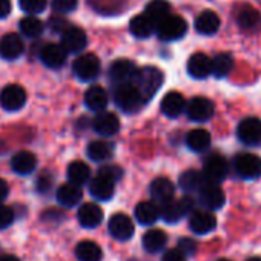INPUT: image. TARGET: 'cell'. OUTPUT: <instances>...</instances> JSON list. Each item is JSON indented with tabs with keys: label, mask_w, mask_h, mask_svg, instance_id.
I'll return each instance as SVG.
<instances>
[{
	"label": "cell",
	"mask_w": 261,
	"mask_h": 261,
	"mask_svg": "<svg viewBox=\"0 0 261 261\" xmlns=\"http://www.w3.org/2000/svg\"><path fill=\"white\" fill-rule=\"evenodd\" d=\"M163 80H165V75L157 66H145L142 69H137L130 83L137 88L143 101L146 103L159 92V89L163 85Z\"/></svg>",
	"instance_id": "obj_1"
},
{
	"label": "cell",
	"mask_w": 261,
	"mask_h": 261,
	"mask_svg": "<svg viewBox=\"0 0 261 261\" xmlns=\"http://www.w3.org/2000/svg\"><path fill=\"white\" fill-rule=\"evenodd\" d=\"M114 103L117 105V108L129 114L140 111L145 105L140 92L133 83L117 85V88L114 89Z\"/></svg>",
	"instance_id": "obj_2"
},
{
	"label": "cell",
	"mask_w": 261,
	"mask_h": 261,
	"mask_svg": "<svg viewBox=\"0 0 261 261\" xmlns=\"http://www.w3.org/2000/svg\"><path fill=\"white\" fill-rule=\"evenodd\" d=\"M155 30L162 40L174 42L181 39L188 33V23L183 17L169 14L168 17H165L162 22L155 25Z\"/></svg>",
	"instance_id": "obj_3"
},
{
	"label": "cell",
	"mask_w": 261,
	"mask_h": 261,
	"mask_svg": "<svg viewBox=\"0 0 261 261\" xmlns=\"http://www.w3.org/2000/svg\"><path fill=\"white\" fill-rule=\"evenodd\" d=\"M229 174V163L221 154H211L203 165V177L206 181L220 183Z\"/></svg>",
	"instance_id": "obj_4"
},
{
	"label": "cell",
	"mask_w": 261,
	"mask_h": 261,
	"mask_svg": "<svg viewBox=\"0 0 261 261\" xmlns=\"http://www.w3.org/2000/svg\"><path fill=\"white\" fill-rule=\"evenodd\" d=\"M75 77L82 82H91L100 74V60L95 54H83L72 65Z\"/></svg>",
	"instance_id": "obj_5"
},
{
	"label": "cell",
	"mask_w": 261,
	"mask_h": 261,
	"mask_svg": "<svg viewBox=\"0 0 261 261\" xmlns=\"http://www.w3.org/2000/svg\"><path fill=\"white\" fill-rule=\"evenodd\" d=\"M192 209H194V200H192V197L186 195V197H183V198H180V200H172L171 203L162 206V209H160V217H162L166 223L172 224V223L180 221V220H181L186 214H189Z\"/></svg>",
	"instance_id": "obj_6"
},
{
	"label": "cell",
	"mask_w": 261,
	"mask_h": 261,
	"mask_svg": "<svg viewBox=\"0 0 261 261\" xmlns=\"http://www.w3.org/2000/svg\"><path fill=\"white\" fill-rule=\"evenodd\" d=\"M233 168L237 174L246 180L258 178L261 175V157L250 152L238 154L233 160Z\"/></svg>",
	"instance_id": "obj_7"
},
{
	"label": "cell",
	"mask_w": 261,
	"mask_h": 261,
	"mask_svg": "<svg viewBox=\"0 0 261 261\" xmlns=\"http://www.w3.org/2000/svg\"><path fill=\"white\" fill-rule=\"evenodd\" d=\"M237 136L241 143L247 146H256L261 143V120L258 117H247L240 121Z\"/></svg>",
	"instance_id": "obj_8"
},
{
	"label": "cell",
	"mask_w": 261,
	"mask_h": 261,
	"mask_svg": "<svg viewBox=\"0 0 261 261\" xmlns=\"http://www.w3.org/2000/svg\"><path fill=\"white\" fill-rule=\"evenodd\" d=\"M198 200L204 206V209L212 212L224 206L226 195H224V191L218 186V183L206 181L198 191Z\"/></svg>",
	"instance_id": "obj_9"
},
{
	"label": "cell",
	"mask_w": 261,
	"mask_h": 261,
	"mask_svg": "<svg viewBox=\"0 0 261 261\" xmlns=\"http://www.w3.org/2000/svg\"><path fill=\"white\" fill-rule=\"evenodd\" d=\"M27 103V91L20 85H8L0 92V106L5 111L16 112Z\"/></svg>",
	"instance_id": "obj_10"
},
{
	"label": "cell",
	"mask_w": 261,
	"mask_h": 261,
	"mask_svg": "<svg viewBox=\"0 0 261 261\" xmlns=\"http://www.w3.org/2000/svg\"><path fill=\"white\" fill-rule=\"evenodd\" d=\"M214 112H215V106L206 97H194L186 105V114H188V117L192 121H197V123L207 121L209 118H212Z\"/></svg>",
	"instance_id": "obj_11"
},
{
	"label": "cell",
	"mask_w": 261,
	"mask_h": 261,
	"mask_svg": "<svg viewBox=\"0 0 261 261\" xmlns=\"http://www.w3.org/2000/svg\"><path fill=\"white\" fill-rule=\"evenodd\" d=\"M108 229L111 232V235L115 238V240H120V241H126L129 238H133L134 235V223L130 220L127 215L124 214H114L111 218H109V223H108Z\"/></svg>",
	"instance_id": "obj_12"
},
{
	"label": "cell",
	"mask_w": 261,
	"mask_h": 261,
	"mask_svg": "<svg viewBox=\"0 0 261 261\" xmlns=\"http://www.w3.org/2000/svg\"><path fill=\"white\" fill-rule=\"evenodd\" d=\"M92 127L100 137H112L120 130V120L114 112L101 111L95 115Z\"/></svg>",
	"instance_id": "obj_13"
},
{
	"label": "cell",
	"mask_w": 261,
	"mask_h": 261,
	"mask_svg": "<svg viewBox=\"0 0 261 261\" xmlns=\"http://www.w3.org/2000/svg\"><path fill=\"white\" fill-rule=\"evenodd\" d=\"M149 194L154 200V203L157 204H168L174 200L175 195V186L169 178L165 177H159L155 180H152L151 186H149Z\"/></svg>",
	"instance_id": "obj_14"
},
{
	"label": "cell",
	"mask_w": 261,
	"mask_h": 261,
	"mask_svg": "<svg viewBox=\"0 0 261 261\" xmlns=\"http://www.w3.org/2000/svg\"><path fill=\"white\" fill-rule=\"evenodd\" d=\"M189 227L197 235H204L217 227V217L207 209L194 211L189 218Z\"/></svg>",
	"instance_id": "obj_15"
},
{
	"label": "cell",
	"mask_w": 261,
	"mask_h": 261,
	"mask_svg": "<svg viewBox=\"0 0 261 261\" xmlns=\"http://www.w3.org/2000/svg\"><path fill=\"white\" fill-rule=\"evenodd\" d=\"M137 72V66L134 65V62L126 60V59H120L115 60L111 66H109V79L115 83V85H124V83H130Z\"/></svg>",
	"instance_id": "obj_16"
},
{
	"label": "cell",
	"mask_w": 261,
	"mask_h": 261,
	"mask_svg": "<svg viewBox=\"0 0 261 261\" xmlns=\"http://www.w3.org/2000/svg\"><path fill=\"white\" fill-rule=\"evenodd\" d=\"M88 43L86 34L82 28L79 27H69L65 33H62V40H60V46L68 53H79L82 49H85Z\"/></svg>",
	"instance_id": "obj_17"
},
{
	"label": "cell",
	"mask_w": 261,
	"mask_h": 261,
	"mask_svg": "<svg viewBox=\"0 0 261 261\" xmlns=\"http://www.w3.org/2000/svg\"><path fill=\"white\" fill-rule=\"evenodd\" d=\"M188 72L191 77L203 80L212 74V59L204 53H195L188 60Z\"/></svg>",
	"instance_id": "obj_18"
},
{
	"label": "cell",
	"mask_w": 261,
	"mask_h": 261,
	"mask_svg": "<svg viewBox=\"0 0 261 261\" xmlns=\"http://www.w3.org/2000/svg\"><path fill=\"white\" fill-rule=\"evenodd\" d=\"M23 42L22 39L14 34H5L2 39H0V57L5 59V60H16L23 54Z\"/></svg>",
	"instance_id": "obj_19"
},
{
	"label": "cell",
	"mask_w": 261,
	"mask_h": 261,
	"mask_svg": "<svg viewBox=\"0 0 261 261\" xmlns=\"http://www.w3.org/2000/svg\"><path fill=\"white\" fill-rule=\"evenodd\" d=\"M40 60L51 69H59L66 62V51L57 43H48L40 49Z\"/></svg>",
	"instance_id": "obj_20"
},
{
	"label": "cell",
	"mask_w": 261,
	"mask_h": 261,
	"mask_svg": "<svg viewBox=\"0 0 261 261\" xmlns=\"http://www.w3.org/2000/svg\"><path fill=\"white\" fill-rule=\"evenodd\" d=\"M160 109H162V112L166 117L177 118V117H180L185 112V109H186V100H185V97L180 92H175V91L168 92L163 97V100H162Z\"/></svg>",
	"instance_id": "obj_21"
},
{
	"label": "cell",
	"mask_w": 261,
	"mask_h": 261,
	"mask_svg": "<svg viewBox=\"0 0 261 261\" xmlns=\"http://www.w3.org/2000/svg\"><path fill=\"white\" fill-rule=\"evenodd\" d=\"M89 194L100 201H108L115 194V183L103 175H97L89 183Z\"/></svg>",
	"instance_id": "obj_22"
},
{
	"label": "cell",
	"mask_w": 261,
	"mask_h": 261,
	"mask_svg": "<svg viewBox=\"0 0 261 261\" xmlns=\"http://www.w3.org/2000/svg\"><path fill=\"white\" fill-rule=\"evenodd\" d=\"M77 220L83 227L94 229L103 221V211L100 206L94 203H86L80 206V209L77 211Z\"/></svg>",
	"instance_id": "obj_23"
},
{
	"label": "cell",
	"mask_w": 261,
	"mask_h": 261,
	"mask_svg": "<svg viewBox=\"0 0 261 261\" xmlns=\"http://www.w3.org/2000/svg\"><path fill=\"white\" fill-rule=\"evenodd\" d=\"M37 159L30 151H20L11 159V169L19 175H28L36 171Z\"/></svg>",
	"instance_id": "obj_24"
},
{
	"label": "cell",
	"mask_w": 261,
	"mask_h": 261,
	"mask_svg": "<svg viewBox=\"0 0 261 261\" xmlns=\"http://www.w3.org/2000/svg\"><path fill=\"white\" fill-rule=\"evenodd\" d=\"M108 101H109V97H108L106 89L98 85L88 88V91L85 92V105L88 106V109L94 112H101L106 108Z\"/></svg>",
	"instance_id": "obj_25"
},
{
	"label": "cell",
	"mask_w": 261,
	"mask_h": 261,
	"mask_svg": "<svg viewBox=\"0 0 261 261\" xmlns=\"http://www.w3.org/2000/svg\"><path fill=\"white\" fill-rule=\"evenodd\" d=\"M134 215L142 226H151L160 218V207L154 201H142L136 206Z\"/></svg>",
	"instance_id": "obj_26"
},
{
	"label": "cell",
	"mask_w": 261,
	"mask_h": 261,
	"mask_svg": "<svg viewBox=\"0 0 261 261\" xmlns=\"http://www.w3.org/2000/svg\"><path fill=\"white\" fill-rule=\"evenodd\" d=\"M195 30L200 34L212 36L220 30V17L214 11L206 10L201 14H198V17L195 19Z\"/></svg>",
	"instance_id": "obj_27"
},
{
	"label": "cell",
	"mask_w": 261,
	"mask_h": 261,
	"mask_svg": "<svg viewBox=\"0 0 261 261\" xmlns=\"http://www.w3.org/2000/svg\"><path fill=\"white\" fill-rule=\"evenodd\" d=\"M129 30L137 39H148L155 30V22L146 14H139L130 20Z\"/></svg>",
	"instance_id": "obj_28"
},
{
	"label": "cell",
	"mask_w": 261,
	"mask_h": 261,
	"mask_svg": "<svg viewBox=\"0 0 261 261\" xmlns=\"http://www.w3.org/2000/svg\"><path fill=\"white\" fill-rule=\"evenodd\" d=\"M112 154H114V146L105 140H94L86 146V155L97 163L109 160Z\"/></svg>",
	"instance_id": "obj_29"
},
{
	"label": "cell",
	"mask_w": 261,
	"mask_h": 261,
	"mask_svg": "<svg viewBox=\"0 0 261 261\" xmlns=\"http://www.w3.org/2000/svg\"><path fill=\"white\" fill-rule=\"evenodd\" d=\"M186 145L194 152H204L211 146V134L206 129H192L186 136Z\"/></svg>",
	"instance_id": "obj_30"
},
{
	"label": "cell",
	"mask_w": 261,
	"mask_h": 261,
	"mask_svg": "<svg viewBox=\"0 0 261 261\" xmlns=\"http://www.w3.org/2000/svg\"><path fill=\"white\" fill-rule=\"evenodd\" d=\"M82 195L83 192L80 186H75L71 183H66L57 189V201L65 207H74L75 204H79L82 200Z\"/></svg>",
	"instance_id": "obj_31"
},
{
	"label": "cell",
	"mask_w": 261,
	"mask_h": 261,
	"mask_svg": "<svg viewBox=\"0 0 261 261\" xmlns=\"http://www.w3.org/2000/svg\"><path fill=\"white\" fill-rule=\"evenodd\" d=\"M75 256L79 261H101L103 250L97 243L85 240L75 246Z\"/></svg>",
	"instance_id": "obj_32"
},
{
	"label": "cell",
	"mask_w": 261,
	"mask_h": 261,
	"mask_svg": "<svg viewBox=\"0 0 261 261\" xmlns=\"http://www.w3.org/2000/svg\"><path fill=\"white\" fill-rule=\"evenodd\" d=\"M237 23L246 31L256 30L261 25V14L252 7H244L237 11Z\"/></svg>",
	"instance_id": "obj_33"
},
{
	"label": "cell",
	"mask_w": 261,
	"mask_h": 261,
	"mask_svg": "<svg viewBox=\"0 0 261 261\" xmlns=\"http://www.w3.org/2000/svg\"><path fill=\"white\" fill-rule=\"evenodd\" d=\"M143 247L151 252V253H155V252H160L166 243H168V235L165 230L162 229H149L145 235H143Z\"/></svg>",
	"instance_id": "obj_34"
},
{
	"label": "cell",
	"mask_w": 261,
	"mask_h": 261,
	"mask_svg": "<svg viewBox=\"0 0 261 261\" xmlns=\"http://www.w3.org/2000/svg\"><path fill=\"white\" fill-rule=\"evenodd\" d=\"M204 183H206V180H204L203 174L195 169H189V171L183 172L178 180V185L185 192H198Z\"/></svg>",
	"instance_id": "obj_35"
},
{
	"label": "cell",
	"mask_w": 261,
	"mask_h": 261,
	"mask_svg": "<svg viewBox=\"0 0 261 261\" xmlns=\"http://www.w3.org/2000/svg\"><path fill=\"white\" fill-rule=\"evenodd\" d=\"M89 177H91V169L86 163L75 160L68 166V180L71 185L82 186L89 180Z\"/></svg>",
	"instance_id": "obj_36"
},
{
	"label": "cell",
	"mask_w": 261,
	"mask_h": 261,
	"mask_svg": "<svg viewBox=\"0 0 261 261\" xmlns=\"http://www.w3.org/2000/svg\"><path fill=\"white\" fill-rule=\"evenodd\" d=\"M233 68V57L229 53H220L212 59V74L217 79L226 77Z\"/></svg>",
	"instance_id": "obj_37"
},
{
	"label": "cell",
	"mask_w": 261,
	"mask_h": 261,
	"mask_svg": "<svg viewBox=\"0 0 261 261\" xmlns=\"http://www.w3.org/2000/svg\"><path fill=\"white\" fill-rule=\"evenodd\" d=\"M146 16H149L155 25L171 14V4L168 0H151L146 5Z\"/></svg>",
	"instance_id": "obj_38"
},
{
	"label": "cell",
	"mask_w": 261,
	"mask_h": 261,
	"mask_svg": "<svg viewBox=\"0 0 261 261\" xmlns=\"http://www.w3.org/2000/svg\"><path fill=\"white\" fill-rule=\"evenodd\" d=\"M19 27H20V31H22L27 37H39V36L43 33V28H45L43 22L39 20V19L34 17V16H28V17L22 19Z\"/></svg>",
	"instance_id": "obj_39"
},
{
	"label": "cell",
	"mask_w": 261,
	"mask_h": 261,
	"mask_svg": "<svg viewBox=\"0 0 261 261\" xmlns=\"http://www.w3.org/2000/svg\"><path fill=\"white\" fill-rule=\"evenodd\" d=\"M20 8L28 14H39L46 8L48 0H19Z\"/></svg>",
	"instance_id": "obj_40"
},
{
	"label": "cell",
	"mask_w": 261,
	"mask_h": 261,
	"mask_svg": "<svg viewBox=\"0 0 261 261\" xmlns=\"http://www.w3.org/2000/svg\"><path fill=\"white\" fill-rule=\"evenodd\" d=\"M98 175H103V177H106V178H109V180H112L115 183L117 180L121 178L123 171H121V168H118L115 165H106V166H101L98 169Z\"/></svg>",
	"instance_id": "obj_41"
},
{
	"label": "cell",
	"mask_w": 261,
	"mask_h": 261,
	"mask_svg": "<svg viewBox=\"0 0 261 261\" xmlns=\"http://www.w3.org/2000/svg\"><path fill=\"white\" fill-rule=\"evenodd\" d=\"M14 223V211L5 204H0V230L10 227Z\"/></svg>",
	"instance_id": "obj_42"
},
{
	"label": "cell",
	"mask_w": 261,
	"mask_h": 261,
	"mask_svg": "<svg viewBox=\"0 0 261 261\" xmlns=\"http://www.w3.org/2000/svg\"><path fill=\"white\" fill-rule=\"evenodd\" d=\"M79 0H53V8L57 13H71L77 8Z\"/></svg>",
	"instance_id": "obj_43"
},
{
	"label": "cell",
	"mask_w": 261,
	"mask_h": 261,
	"mask_svg": "<svg viewBox=\"0 0 261 261\" xmlns=\"http://www.w3.org/2000/svg\"><path fill=\"white\" fill-rule=\"evenodd\" d=\"M178 250H181L186 256L188 255H194L195 250H197V243L192 240V238H181L178 241Z\"/></svg>",
	"instance_id": "obj_44"
},
{
	"label": "cell",
	"mask_w": 261,
	"mask_h": 261,
	"mask_svg": "<svg viewBox=\"0 0 261 261\" xmlns=\"http://www.w3.org/2000/svg\"><path fill=\"white\" fill-rule=\"evenodd\" d=\"M36 185H37V191H39V192H48V191L51 189V185H53V177H51L48 172H43V174L37 178Z\"/></svg>",
	"instance_id": "obj_45"
},
{
	"label": "cell",
	"mask_w": 261,
	"mask_h": 261,
	"mask_svg": "<svg viewBox=\"0 0 261 261\" xmlns=\"http://www.w3.org/2000/svg\"><path fill=\"white\" fill-rule=\"evenodd\" d=\"M69 27L71 25H68V22L65 19H62V17H53L49 20V28L54 33H65Z\"/></svg>",
	"instance_id": "obj_46"
},
{
	"label": "cell",
	"mask_w": 261,
	"mask_h": 261,
	"mask_svg": "<svg viewBox=\"0 0 261 261\" xmlns=\"http://www.w3.org/2000/svg\"><path fill=\"white\" fill-rule=\"evenodd\" d=\"M186 258L188 256L181 250H178V249H169V250L165 252L162 261H188Z\"/></svg>",
	"instance_id": "obj_47"
},
{
	"label": "cell",
	"mask_w": 261,
	"mask_h": 261,
	"mask_svg": "<svg viewBox=\"0 0 261 261\" xmlns=\"http://www.w3.org/2000/svg\"><path fill=\"white\" fill-rule=\"evenodd\" d=\"M11 13V0H0V19L8 17Z\"/></svg>",
	"instance_id": "obj_48"
},
{
	"label": "cell",
	"mask_w": 261,
	"mask_h": 261,
	"mask_svg": "<svg viewBox=\"0 0 261 261\" xmlns=\"http://www.w3.org/2000/svg\"><path fill=\"white\" fill-rule=\"evenodd\" d=\"M8 194H10L8 183L4 178H0V204H2V201L8 197Z\"/></svg>",
	"instance_id": "obj_49"
},
{
	"label": "cell",
	"mask_w": 261,
	"mask_h": 261,
	"mask_svg": "<svg viewBox=\"0 0 261 261\" xmlns=\"http://www.w3.org/2000/svg\"><path fill=\"white\" fill-rule=\"evenodd\" d=\"M0 261H20V259L14 255H2L0 256Z\"/></svg>",
	"instance_id": "obj_50"
},
{
	"label": "cell",
	"mask_w": 261,
	"mask_h": 261,
	"mask_svg": "<svg viewBox=\"0 0 261 261\" xmlns=\"http://www.w3.org/2000/svg\"><path fill=\"white\" fill-rule=\"evenodd\" d=\"M247 261H261V258H259V256H252V258H249Z\"/></svg>",
	"instance_id": "obj_51"
},
{
	"label": "cell",
	"mask_w": 261,
	"mask_h": 261,
	"mask_svg": "<svg viewBox=\"0 0 261 261\" xmlns=\"http://www.w3.org/2000/svg\"><path fill=\"white\" fill-rule=\"evenodd\" d=\"M217 261H230V259H227V258H220V259H217Z\"/></svg>",
	"instance_id": "obj_52"
}]
</instances>
